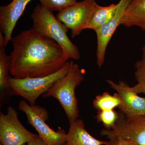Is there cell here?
Returning <instances> with one entry per match:
<instances>
[{
  "mask_svg": "<svg viewBox=\"0 0 145 145\" xmlns=\"http://www.w3.org/2000/svg\"><path fill=\"white\" fill-rule=\"evenodd\" d=\"M121 25L137 26L145 31V0H131L125 10Z\"/></svg>",
  "mask_w": 145,
  "mask_h": 145,
  "instance_id": "cell-14",
  "label": "cell"
},
{
  "mask_svg": "<svg viewBox=\"0 0 145 145\" xmlns=\"http://www.w3.org/2000/svg\"><path fill=\"white\" fill-rule=\"evenodd\" d=\"M40 5L51 11L58 12L77 2L76 0H39Z\"/></svg>",
  "mask_w": 145,
  "mask_h": 145,
  "instance_id": "cell-19",
  "label": "cell"
},
{
  "mask_svg": "<svg viewBox=\"0 0 145 145\" xmlns=\"http://www.w3.org/2000/svg\"><path fill=\"white\" fill-rule=\"evenodd\" d=\"M107 145H137L135 143L129 140L118 138L109 140Z\"/></svg>",
  "mask_w": 145,
  "mask_h": 145,
  "instance_id": "cell-20",
  "label": "cell"
},
{
  "mask_svg": "<svg viewBox=\"0 0 145 145\" xmlns=\"http://www.w3.org/2000/svg\"><path fill=\"white\" fill-rule=\"evenodd\" d=\"M32 28L42 36L56 42L68 59L78 60L81 55L79 48L67 36L68 29L52 13L38 4L31 15Z\"/></svg>",
  "mask_w": 145,
  "mask_h": 145,
  "instance_id": "cell-2",
  "label": "cell"
},
{
  "mask_svg": "<svg viewBox=\"0 0 145 145\" xmlns=\"http://www.w3.org/2000/svg\"><path fill=\"white\" fill-rule=\"evenodd\" d=\"M27 145H48L39 136L30 140L27 143Z\"/></svg>",
  "mask_w": 145,
  "mask_h": 145,
  "instance_id": "cell-21",
  "label": "cell"
},
{
  "mask_svg": "<svg viewBox=\"0 0 145 145\" xmlns=\"http://www.w3.org/2000/svg\"><path fill=\"white\" fill-rule=\"evenodd\" d=\"M73 63L68 61L59 70L44 77L22 79L10 77L8 85L13 95L20 96L29 105H34L40 96L47 92L54 83L67 74Z\"/></svg>",
  "mask_w": 145,
  "mask_h": 145,
  "instance_id": "cell-4",
  "label": "cell"
},
{
  "mask_svg": "<svg viewBox=\"0 0 145 145\" xmlns=\"http://www.w3.org/2000/svg\"><path fill=\"white\" fill-rule=\"evenodd\" d=\"M115 125L111 129H104L101 136L109 140L120 138L129 140L137 145H145V116L128 118L120 112Z\"/></svg>",
  "mask_w": 145,
  "mask_h": 145,
  "instance_id": "cell-8",
  "label": "cell"
},
{
  "mask_svg": "<svg viewBox=\"0 0 145 145\" xmlns=\"http://www.w3.org/2000/svg\"><path fill=\"white\" fill-rule=\"evenodd\" d=\"M67 145H107L108 141L94 138L86 129L82 119H78L70 124L66 133Z\"/></svg>",
  "mask_w": 145,
  "mask_h": 145,
  "instance_id": "cell-13",
  "label": "cell"
},
{
  "mask_svg": "<svg viewBox=\"0 0 145 145\" xmlns=\"http://www.w3.org/2000/svg\"><path fill=\"white\" fill-rule=\"evenodd\" d=\"M31 1L13 0L7 5L0 7V32L4 36L6 46L12 40V33L16 24Z\"/></svg>",
  "mask_w": 145,
  "mask_h": 145,
  "instance_id": "cell-11",
  "label": "cell"
},
{
  "mask_svg": "<svg viewBox=\"0 0 145 145\" xmlns=\"http://www.w3.org/2000/svg\"><path fill=\"white\" fill-rule=\"evenodd\" d=\"M117 7L118 3L107 6L98 5L86 29H93L95 31L103 26L114 16Z\"/></svg>",
  "mask_w": 145,
  "mask_h": 145,
  "instance_id": "cell-15",
  "label": "cell"
},
{
  "mask_svg": "<svg viewBox=\"0 0 145 145\" xmlns=\"http://www.w3.org/2000/svg\"><path fill=\"white\" fill-rule=\"evenodd\" d=\"M134 75L137 83L131 87V89L137 94H145V45L142 48L141 59L134 64Z\"/></svg>",
  "mask_w": 145,
  "mask_h": 145,
  "instance_id": "cell-17",
  "label": "cell"
},
{
  "mask_svg": "<svg viewBox=\"0 0 145 145\" xmlns=\"http://www.w3.org/2000/svg\"><path fill=\"white\" fill-rule=\"evenodd\" d=\"M10 74L17 78H38L51 75L63 67L69 59L52 39L33 28L12 39Z\"/></svg>",
  "mask_w": 145,
  "mask_h": 145,
  "instance_id": "cell-1",
  "label": "cell"
},
{
  "mask_svg": "<svg viewBox=\"0 0 145 145\" xmlns=\"http://www.w3.org/2000/svg\"><path fill=\"white\" fill-rule=\"evenodd\" d=\"M120 116V113L114 110L98 111L95 117L97 121L103 123L105 129H111L115 125Z\"/></svg>",
  "mask_w": 145,
  "mask_h": 145,
  "instance_id": "cell-18",
  "label": "cell"
},
{
  "mask_svg": "<svg viewBox=\"0 0 145 145\" xmlns=\"http://www.w3.org/2000/svg\"><path fill=\"white\" fill-rule=\"evenodd\" d=\"M98 5L96 0L77 2L58 12L56 16L71 30V37L74 38L86 29Z\"/></svg>",
  "mask_w": 145,
  "mask_h": 145,
  "instance_id": "cell-6",
  "label": "cell"
},
{
  "mask_svg": "<svg viewBox=\"0 0 145 145\" xmlns=\"http://www.w3.org/2000/svg\"><path fill=\"white\" fill-rule=\"evenodd\" d=\"M22 145H27V144H24Z\"/></svg>",
  "mask_w": 145,
  "mask_h": 145,
  "instance_id": "cell-23",
  "label": "cell"
},
{
  "mask_svg": "<svg viewBox=\"0 0 145 145\" xmlns=\"http://www.w3.org/2000/svg\"><path fill=\"white\" fill-rule=\"evenodd\" d=\"M106 82L120 97L121 103L118 108L120 112L128 118L145 115V97L138 96L124 81L117 83L108 80Z\"/></svg>",
  "mask_w": 145,
  "mask_h": 145,
  "instance_id": "cell-10",
  "label": "cell"
},
{
  "mask_svg": "<svg viewBox=\"0 0 145 145\" xmlns=\"http://www.w3.org/2000/svg\"></svg>",
  "mask_w": 145,
  "mask_h": 145,
  "instance_id": "cell-25",
  "label": "cell"
},
{
  "mask_svg": "<svg viewBox=\"0 0 145 145\" xmlns=\"http://www.w3.org/2000/svg\"><path fill=\"white\" fill-rule=\"evenodd\" d=\"M5 41L0 32V106L7 103L13 94L8 85L10 78V56L6 52Z\"/></svg>",
  "mask_w": 145,
  "mask_h": 145,
  "instance_id": "cell-12",
  "label": "cell"
},
{
  "mask_svg": "<svg viewBox=\"0 0 145 145\" xmlns=\"http://www.w3.org/2000/svg\"><path fill=\"white\" fill-rule=\"evenodd\" d=\"M131 1L120 0L113 17L105 25L95 31L97 41L96 62L99 68L104 64L108 45L116 29L121 25L123 15Z\"/></svg>",
  "mask_w": 145,
  "mask_h": 145,
  "instance_id": "cell-9",
  "label": "cell"
},
{
  "mask_svg": "<svg viewBox=\"0 0 145 145\" xmlns=\"http://www.w3.org/2000/svg\"><path fill=\"white\" fill-rule=\"evenodd\" d=\"M38 136L22 124L13 107H8L5 114L0 113V142L3 145H22Z\"/></svg>",
  "mask_w": 145,
  "mask_h": 145,
  "instance_id": "cell-7",
  "label": "cell"
},
{
  "mask_svg": "<svg viewBox=\"0 0 145 145\" xmlns=\"http://www.w3.org/2000/svg\"><path fill=\"white\" fill-rule=\"evenodd\" d=\"M18 109L26 115L28 124L33 127L39 137L48 145H61L66 142V133L62 129L54 131L46 123L49 114L46 108L40 106L31 105L25 100L19 102Z\"/></svg>",
  "mask_w": 145,
  "mask_h": 145,
  "instance_id": "cell-5",
  "label": "cell"
},
{
  "mask_svg": "<svg viewBox=\"0 0 145 145\" xmlns=\"http://www.w3.org/2000/svg\"><path fill=\"white\" fill-rule=\"evenodd\" d=\"M84 70L73 63L66 75L56 82L47 92L44 98L52 97L59 101L65 111L69 124L78 119V99L75 96L76 88L84 80Z\"/></svg>",
  "mask_w": 145,
  "mask_h": 145,
  "instance_id": "cell-3",
  "label": "cell"
},
{
  "mask_svg": "<svg viewBox=\"0 0 145 145\" xmlns=\"http://www.w3.org/2000/svg\"><path fill=\"white\" fill-rule=\"evenodd\" d=\"M67 145L66 144H62V145Z\"/></svg>",
  "mask_w": 145,
  "mask_h": 145,
  "instance_id": "cell-22",
  "label": "cell"
},
{
  "mask_svg": "<svg viewBox=\"0 0 145 145\" xmlns=\"http://www.w3.org/2000/svg\"><path fill=\"white\" fill-rule=\"evenodd\" d=\"M120 103L121 100L117 93L111 95L108 92L97 95L92 102L93 107L98 111L114 110Z\"/></svg>",
  "mask_w": 145,
  "mask_h": 145,
  "instance_id": "cell-16",
  "label": "cell"
},
{
  "mask_svg": "<svg viewBox=\"0 0 145 145\" xmlns=\"http://www.w3.org/2000/svg\"><path fill=\"white\" fill-rule=\"evenodd\" d=\"M0 145H3L1 144H0Z\"/></svg>",
  "mask_w": 145,
  "mask_h": 145,
  "instance_id": "cell-24",
  "label": "cell"
}]
</instances>
